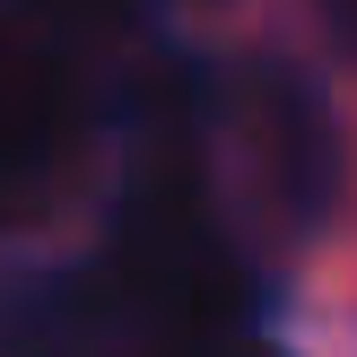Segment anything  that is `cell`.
Masks as SVG:
<instances>
[{
  "instance_id": "cell-1",
  "label": "cell",
  "mask_w": 357,
  "mask_h": 357,
  "mask_svg": "<svg viewBox=\"0 0 357 357\" xmlns=\"http://www.w3.org/2000/svg\"><path fill=\"white\" fill-rule=\"evenodd\" d=\"M244 96H253V139H261V166H271L279 209H288L296 227H314L323 201H331V174H340L331 122H323V105H314V87L296 79V70H253Z\"/></svg>"
},
{
  "instance_id": "cell-2",
  "label": "cell",
  "mask_w": 357,
  "mask_h": 357,
  "mask_svg": "<svg viewBox=\"0 0 357 357\" xmlns=\"http://www.w3.org/2000/svg\"><path fill=\"white\" fill-rule=\"evenodd\" d=\"M70 114H79V105H70L61 52L35 44V35H17V26H0V192L26 183L70 139Z\"/></svg>"
},
{
  "instance_id": "cell-3",
  "label": "cell",
  "mask_w": 357,
  "mask_h": 357,
  "mask_svg": "<svg viewBox=\"0 0 357 357\" xmlns=\"http://www.w3.org/2000/svg\"><path fill=\"white\" fill-rule=\"evenodd\" d=\"M26 9L44 17V26H114L131 0H26Z\"/></svg>"
},
{
  "instance_id": "cell-4",
  "label": "cell",
  "mask_w": 357,
  "mask_h": 357,
  "mask_svg": "<svg viewBox=\"0 0 357 357\" xmlns=\"http://www.w3.org/2000/svg\"><path fill=\"white\" fill-rule=\"evenodd\" d=\"M323 17H331V35L357 52V0H323Z\"/></svg>"
},
{
  "instance_id": "cell-5",
  "label": "cell",
  "mask_w": 357,
  "mask_h": 357,
  "mask_svg": "<svg viewBox=\"0 0 357 357\" xmlns=\"http://www.w3.org/2000/svg\"><path fill=\"white\" fill-rule=\"evenodd\" d=\"M139 357H157V349H139Z\"/></svg>"
}]
</instances>
